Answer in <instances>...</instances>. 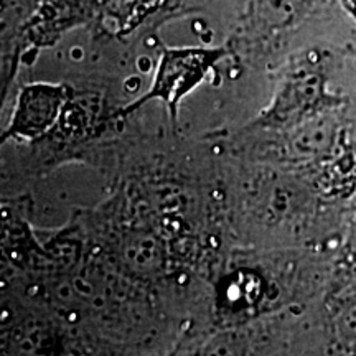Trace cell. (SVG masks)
<instances>
[{
	"label": "cell",
	"mask_w": 356,
	"mask_h": 356,
	"mask_svg": "<svg viewBox=\"0 0 356 356\" xmlns=\"http://www.w3.org/2000/svg\"><path fill=\"white\" fill-rule=\"evenodd\" d=\"M66 106V92L55 84H32L24 88L13 109L3 137L37 139L50 131Z\"/></svg>",
	"instance_id": "cell-2"
},
{
	"label": "cell",
	"mask_w": 356,
	"mask_h": 356,
	"mask_svg": "<svg viewBox=\"0 0 356 356\" xmlns=\"http://www.w3.org/2000/svg\"><path fill=\"white\" fill-rule=\"evenodd\" d=\"M220 56L218 51L203 50H180L167 51L163 55L162 63L159 66L157 76L150 88V91L136 101L129 108L124 109V114H131L139 106L145 104L150 99H160L170 108L172 115H177L178 102L181 97L202 81L213 61Z\"/></svg>",
	"instance_id": "cell-1"
},
{
	"label": "cell",
	"mask_w": 356,
	"mask_h": 356,
	"mask_svg": "<svg viewBox=\"0 0 356 356\" xmlns=\"http://www.w3.org/2000/svg\"><path fill=\"white\" fill-rule=\"evenodd\" d=\"M121 259L134 273L154 274L163 266V249L154 234L136 233L122 241Z\"/></svg>",
	"instance_id": "cell-3"
},
{
	"label": "cell",
	"mask_w": 356,
	"mask_h": 356,
	"mask_svg": "<svg viewBox=\"0 0 356 356\" xmlns=\"http://www.w3.org/2000/svg\"><path fill=\"white\" fill-rule=\"evenodd\" d=\"M353 249H355V252H356V231H355V236H353Z\"/></svg>",
	"instance_id": "cell-6"
},
{
	"label": "cell",
	"mask_w": 356,
	"mask_h": 356,
	"mask_svg": "<svg viewBox=\"0 0 356 356\" xmlns=\"http://www.w3.org/2000/svg\"><path fill=\"white\" fill-rule=\"evenodd\" d=\"M338 332L346 340H356V305H351L340 315Z\"/></svg>",
	"instance_id": "cell-5"
},
{
	"label": "cell",
	"mask_w": 356,
	"mask_h": 356,
	"mask_svg": "<svg viewBox=\"0 0 356 356\" xmlns=\"http://www.w3.org/2000/svg\"><path fill=\"white\" fill-rule=\"evenodd\" d=\"M335 126L328 118H314L297 129L291 147L299 157H314L327 152L333 144Z\"/></svg>",
	"instance_id": "cell-4"
}]
</instances>
